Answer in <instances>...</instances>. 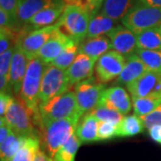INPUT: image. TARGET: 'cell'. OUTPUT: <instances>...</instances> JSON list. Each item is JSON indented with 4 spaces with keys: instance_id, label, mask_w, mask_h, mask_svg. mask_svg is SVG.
Returning <instances> with one entry per match:
<instances>
[{
    "instance_id": "cell-1",
    "label": "cell",
    "mask_w": 161,
    "mask_h": 161,
    "mask_svg": "<svg viewBox=\"0 0 161 161\" xmlns=\"http://www.w3.org/2000/svg\"><path fill=\"white\" fill-rule=\"evenodd\" d=\"M47 66V64L42 62L38 57L29 59L28 68L20 94L34 115L35 124L40 126V129L42 127V122L40 114V92L43 74Z\"/></svg>"
},
{
    "instance_id": "cell-2",
    "label": "cell",
    "mask_w": 161,
    "mask_h": 161,
    "mask_svg": "<svg viewBox=\"0 0 161 161\" xmlns=\"http://www.w3.org/2000/svg\"><path fill=\"white\" fill-rule=\"evenodd\" d=\"M40 114L42 125L52 121L74 117L80 119L82 116L78 107L75 93L71 91L40 104Z\"/></svg>"
},
{
    "instance_id": "cell-3",
    "label": "cell",
    "mask_w": 161,
    "mask_h": 161,
    "mask_svg": "<svg viewBox=\"0 0 161 161\" xmlns=\"http://www.w3.org/2000/svg\"><path fill=\"white\" fill-rule=\"evenodd\" d=\"M80 118H65L49 122L42 125V140L45 151L54 158L58 150L69 140L76 131Z\"/></svg>"
},
{
    "instance_id": "cell-4",
    "label": "cell",
    "mask_w": 161,
    "mask_h": 161,
    "mask_svg": "<svg viewBox=\"0 0 161 161\" xmlns=\"http://www.w3.org/2000/svg\"><path fill=\"white\" fill-rule=\"evenodd\" d=\"M94 15L77 6H66L58 21L59 30L80 45L87 38L89 25Z\"/></svg>"
},
{
    "instance_id": "cell-5",
    "label": "cell",
    "mask_w": 161,
    "mask_h": 161,
    "mask_svg": "<svg viewBox=\"0 0 161 161\" xmlns=\"http://www.w3.org/2000/svg\"><path fill=\"white\" fill-rule=\"evenodd\" d=\"M5 117L16 135L24 138L40 139L34 127V115L20 95L14 97Z\"/></svg>"
},
{
    "instance_id": "cell-6",
    "label": "cell",
    "mask_w": 161,
    "mask_h": 161,
    "mask_svg": "<svg viewBox=\"0 0 161 161\" xmlns=\"http://www.w3.org/2000/svg\"><path fill=\"white\" fill-rule=\"evenodd\" d=\"M122 24L135 34L161 25V7L136 4L124 17Z\"/></svg>"
},
{
    "instance_id": "cell-7",
    "label": "cell",
    "mask_w": 161,
    "mask_h": 161,
    "mask_svg": "<svg viewBox=\"0 0 161 161\" xmlns=\"http://www.w3.org/2000/svg\"><path fill=\"white\" fill-rule=\"evenodd\" d=\"M69 79L66 72L52 65L47 64L43 74L40 92V104L48 99L70 91Z\"/></svg>"
},
{
    "instance_id": "cell-8",
    "label": "cell",
    "mask_w": 161,
    "mask_h": 161,
    "mask_svg": "<svg viewBox=\"0 0 161 161\" xmlns=\"http://www.w3.org/2000/svg\"><path fill=\"white\" fill-rule=\"evenodd\" d=\"M105 90L106 86L103 83L98 82L93 77L75 84V93L81 115L98 106Z\"/></svg>"
},
{
    "instance_id": "cell-9",
    "label": "cell",
    "mask_w": 161,
    "mask_h": 161,
    "mask_svg": "<svg viewBox=\"0 0 161 161\" xmlns=\"http://www.w3.org/2000/svg\"><path fill=\"white\" fill-rule=\"evenodd\" d=\"M58 28L59 23L57 22L53 25L35 29L29 32L25 31V29H23L20 31V37L17 44L22 47L28 59H31L37 56L38 52L46 44L47 41L50 39L53 33Z\"/></svg>"
},
{
    "instance_id": "cell-10",
    "label": "cell",
    "mask_w": 161,
    "mask_h": 161,
    "mask_svg": "<svg viewBox=\"0 0 161 161\" xmlns=\"http://www.w3.org/2000/svg\"><path fill=\"white\" fill-rule=\"evenodd\" d=\"M126 58L115 50L105 53L98 58L95 66L96 80L100 83H107L116 79L124 69Z\"/></svg>"
},
{
    "instance_id": "cell-11",
    "label": "cell",
    "mask_w": 161,
    "mask_h": 161,
    "mask_svg": "<svg viewBox=\"0 0 161 161\" xmlns=\"http://www.w3.org/2000/svg\"><path fill=\"white\" fill-rule=\"evenodd\" d=\"M127 90L133 98L150 95L161 96V70L147 71L139 79L127 85Z\"/></svg>"
},
{
    "instance_id": "cell-12",
    "label": "cell",
    "mask_w": 161,
    "mask_h": 161,
    "mask_svg": "<svg viewBox=\"0 0 161 161\" xmlns=\"http://www.w3.org/2000/svg\"><path fill=\"white\" fill-rule=\"evenodd\" d=\"M112 43V47L125 57L136 54L138 49L136 34L125 26H115L107 33Z\"/></svg>"
},
{
    "instance_id": "cell-13",
    "label": "cell",
    "mask_w": 161,
    "mask_h": 161,
    "mask_svg": "<svg viewBox=\"0 0 161 161\" xmlns=\"http://www.w3.org/2000/svg\"><path fill=\"white\" fill-rule=\"evenodd\" d=\"M29 59L23 52L19 44H16L14 56L12 59L10 75H9V87L14 96L21 94L23 80L28 68Z\"/></svg>"
},
{
    "instance_id": "cell-14",
    "label": "cell",
    "mask_w": 161,
    "mask_h": 161,
    "mask_svg": "<svg viewBox=\"0 0 161 161\" xmlns=\"http://www.w3.org/2000/svg\"><path fill=\"white\" fill-rule=\"evenodd\" d=\"M98 106H105L120 112L122 115H126L132 109V104L123 87L114 86L104 91Z\"/></svg>"
},
{
    "instance_id": "cell-15",
    "label": "cell",
    "mask_w": 161,
    "mask_h": 161,
    "mask_svg": "<svg viewBox=\"0 0 161 161\" xmlns=\"http://www.w3.org/2000/svg\"><path fill=\"white\" fill-rule=\"evenodd\" d=\"M74 40L67 35L63 33L58 28L46 42V44L38 52L37 56L42 62L49 64L63 51L64 48L68 46Z\"/></svg>"
},
{
    "instance_id": "cell-16",
    "label": "cell",
    "mask_w": 161,
    "mask_h": 161,
    "mask_svg": "<svg viewBox=\"0 0 161 161\" xmlns=\"http://www.w3.org/2000/svg\"><path fill=\"white\" fill-rule=\"evenodd\" d=\"M96 63L97 60L88 57L87 55L79 53L74 63L65 71L71 87L82 80L92 78Z\"/></svg>"
},
{
    "instance_id": "cell-17",
    "label": "cell",
    "mask_w": 161,
    "mask_h": 161,
    "mask_svg": "<svg viewBox=\"0 0 161 161\" xmlns=\"http://www.w3.org/2000/svg\"><path fill=\"white\" fill-rule=\"evenodd\" d=\"M125 58V65L120 75L116 78L115 83L127 86L142 76L149 69L137 54H132Z\"/></svg>"
},
{
    "instance_id": "cell-18",
    "label": "cell",
    "mask_w": 161,
    "mask_h": 161,
    "mask_svg": "<svg viewBox=\"0 0 161 161\" xmlns=\"http://www.w3.org/2000/svg\"><path fill=\"white\" fill-rule=\"evenodd\" d=\"M66 5L62 0H58L52 6L39 12L31 18L27 24L31 25L35 29H40L55 24L62 16Z\"/></svg>"
},
{
    "instance_id": "cell-19",
    "label": "cell",
    "mask_w": 161,
    "mask_h": 161,
    "mask_svg": "<svg viewBox=\"0 0 161 161\" xmlns=\"http://www.w3.org/2000/svg\"><path fill=\"white\" fill-rule=\"evenodd\" d=\"M58 0H19L17 7L18 24H27L39 12L52 6Z\"/></svg>"
},
{
    "instance_id": "cell-20",
    "label": "cell",
    "mask_w": 161,
    "mask_h": 161,
    "mask_svg": "<svg viewBox=\"0 0 161 161\" xmlns=\"http://www.w3.org/2000/svg\"><path fill=\"white\" fill-rule=\"evenodd\" d=\"M99 121L91 112L87 113L78 122L75 134L81 143L98 142V131Z\"/></svg>"
},
{
    "instance_id": "cell-21",
    "label": "cell",
    "mask_w": 161,
    "mask_h": 161,
    "mask_svg": "<svg viewBox=\"0 0 161 161\" xmlns=\"http://www.w3.org/2000/svg\"><path fill=\"white\" fill-rule=\"evenodd\" d=\"M112 47V43L108 37L100 36L93 39H87L79 45V53L87 55L88 57L98 61V59L105 53L108 52Z\"/></svg>"
},
{
    "instance_id": "cell-22",
    "label": "cell",
    "mask_w": 161,
    "mask_h": 161,
    "mask_svg": "<svg viewBox=\"0 0 161 161\" xmlns=\"http://www.w3.org/2000/svg\"><path fill=\"white\" fill-rule=\"evenodd\" d=\"M136 5L134 0H104L100 13L113 20H119Z\"/></svg>"
},
{
    "instance_id": "cell-23",
    "label": "cell",
    "mask_w": 161,
    "mask_h": 161,
    "mask_svg": "<svg viewBox=\"0 0 161 161\" xmlns=\"http://www.w3.org/2000/svg\"><path fill=\"white\" fill-rule=\"evenodd\" d=\"M144 124L136 115H125L117 125L115 137H131L143 132Z\"/></svg>"
},
{
    "instance_id": "cell-24",
    "label": "cell",
    "mask_w": 161,
    "mask_h": 161,
    "mask_svg": "<svg viewBox=\"0 0 161 161\" xmlns=\"http://www.w3.org/2000/svg\"><path fill=\"white\" fill-rule=\"evenodd\" d=\"M137 46L141 49L161 50L160 26L145 30L136 33Z\"/></svg>"
},
{
    "instance_id": "cell-25",
    "label": "cell",
    "mask_w": 161,
    "mask_h": 161,
    "mask_svg": "<svg viewBox=\"0 0 161 161\" xmlns=\"http://www.w3.org/2000/svg\"><path fill=\"white\" fill-rule=\"evenodd\" d=\"M115 20L103 15L101 14H95L91 20L89 25L87 39H93L107 34L115 26Z\"/></svg>"
},
{
    "instance_id": "cell-26",
    "label": "cell",
    "mask_w": 161,
    "mask_h": 161,
    "mask_svg": "<svg viewBox=\"0 0 161 161\" xmlns=\"http://www.w3.org/2000/svg\"><path fill=\"white\" fill-rule=\"evenodd\" d=\"M25 140L26 138L18 136L12 132L6 141L0 143V161H11Z\"/></svg>"
},
{
    "instance_id": "cell-27",
    "label": "cell",
    "mask_w": 161,
    "mask_h": 161,
    "mask_svg": "<svg viewBox=\"0 0 161 161\" xmlns=\"http://www.w3.org/2000/svg\"><path fill=\"white\" fill-rule=\"evenodd\" d=\"M160 103L161 96L158 95H150L140 98L132 97V107L134 114L140 117L150 114Z\"/></svg>"
},
{
    "instance_id": "cell-28",
    "label": "cell",
    "mask_w": 161,
    "mask_h": 161,
    "mask_svg": "<svg viewBox=\"0 0 161 161\" xmlns=\"http://www.w3.org/2000/svg\"><path fill=\"white\" fill-rule=\"evenodd\" d=\"M78 54H79V44H77L75 41H73L68 46L64 48V50L60 53V55L50 64L58 67L59 69L66 71L71 66V64L74 63Z\"/></svg>"
},
{
    "instance_id": "cell-29",
    "label": "cell",
    "mask_w": 161,
    "mask_h": 161,
    "mask_svg": "<svg viewBox=\"0 0 161 161\" xmlns=\"http://www.w3.org/2000/svg\"><path fill=\"white\" fill-rule=\"evenodd\" d=\"M80 140L76 134H74L71 138L64 144L54 156V161H75V156L80 145Z\"/></svg>"
},
{
    "instance_id": "cell-30",
    "label": "cell",
    "mask_w": 161,
    "mask_h": 161,
    "mask_svg": "<svg viewBox=\"0 0 161 161\" xmlns=\"http://www.w3.org/2000/svg\"><path fill=\"white\" fill-rule=\"evenodd\" d=\"M40 139L26 138L11 161H33L37 151L40 150Z\"/></svg>"
},
{
    "instance_id": "cell-31",
    "label": "cell",
    "mask_w": 161,
    "mask_h": 161,
    "mask_svg": "<svg viewBox=\"0 0 161 161\" xmlns=\"http://www.w3.org/2000/svg\"><path fill=\"white\" fill-rule=\"evenodd\" d=\"M136 54L150 71L161 70V50H149L138 48Z\"/></svg>"
},
{
    "instance_id": "cell-32",
    "label": "cell",
    "mask_w": 161,
    "mask_h": 161,
    "mask_svg": "<svg viewBox=\"0 0 161 161\" xmlns=\"http://www.w3.org/2000/svg\"><path fill=\"white\" fill-rule=\"evenodd\" d=\"M91 113L99 122H110L115 125H118L124 117L120 112L105 106H97L91 111Z\"/></svg>"
},
{
    "instance_id": "cell-33",
    "label": "cell",
    "mask_w": 161,
    "mask_h": 161,
    "mask_svg": "<svg viewBox=\"0 0 161 161\" xmlns=\"http://www.w3.org/2000/svg\"><path fill=\"white\" fill-rule=\"evenodd\" d=\"M117 125L110 122H99L98 131V139L99 141H106L115 137Z\"/></svg>"
},
{
    "instance_id": "cell-34",
    "label": "cell",
    "mask_w": 161,
    "mask_h": 161,
    "mask_svg": "<svg viewBox=\"0 0 161 161\" xmlns=\"http://www.w3.org/2000/svg\"><path fill=\"white\" fill-rule=\"evenodd\" d=\"M141 118L147 129H150L154 125H161V103L150 114L142 116Z\"/></svg>"
},
{
    "instance_id": "cell-35",
    "label": "cell",
    "mask_w": 161,
    "mask_h": 161,
    "mask_svg": "<svg viewBox=\"0 0 161 161\" xmlns=\"http://www.w3.org/2000/svg\"><path fill=\"white\" fill-rule=\"evenodd\" d=\"M103 2L104 0H75V6L81 7L95 15L100 6H102Z\"/></svg>"
},
{
    "instance_id": "cell-36",
    "label": "cell",
    "mask_w": 161,
    "mask_h": 161,
    "mask_svg": "<svg viewBox=\"0 0 161 161\" xmlns=\"http://www.w3.org/2000/svg\"><path fill=\"white\" fill-rule=\"evenodd\" d=\"M19 0H0V6L2 9L8 13L12 19L17 23V7Z\"/></svg>"
},
{
    "instance_id": "cell-37",
    "label": "cell",
    "mask_w": 161,
    "mask_h": 161,
    "mask_svg": "<svg viewBox=\"0 0 161 161\" xmlns=\"http://www.w3.org/2000/svg\"><path fill=\"white\" fill-rule=\"evenodd\" d=\"M13 98H14L9 93H4V92L0 93V115L1 117L6 115V112L13 101Z\"/></svg>"
},
{
    "instance_id": "cell-38",
    "label": "cell",
    "mask_w": 161,
    "mask_h": 161,
    "mask_svg": "<svg viewBox=\"0 0 161 161\" xmlns=\"http://www.w3.org/2000/svg\"><path fill=\"white\" fill-rule=\"evenodd\" d=\"M12 132L13 130L8 122L6 121V117L2 116L0 118V143L4 142Z\"/></svg>"
},
{
    "instance_id": "cell-39",
    "label": "cell",
    "mask_w": 161,
    "mask_h": 161,
    "mask_svg": "<svg viewBox=\"0 0 161 161\" xmlns=\"http://www.w3.org/2000/svg\"><path fill=\"white\" fill-rule=\"evenodd\" d=\"M148 130L150 138L154 140L158 143L161 144V125H154Z\"/></svg>"
},
{
    "instance_id": "cell-40",
    "label": "cell",
    "mask_w": 161,
    "mask_h": 161,
    "mask_svg": "<svg viewBox=\"0 0 161 161\" xmlns=\"http://www.w3.org/2000/svg\"><path fill=\"white\" fill-rule=\"evenodd\" d=\"M33 161H53V158H50L49 156H47L45 150H42L40 149L37 151Z\"/></svg>"
},
{
    "instance_id": "cell-41",
    "label": "cell",
    "mask_w": 161,
    "mask_h": 161,
    "mask_svg": "<svg viewBox=\"0 0 161 161\" xmlns=\"http://www.w3.org/2000/svg\"><path fill=\"white\" fill-rule=\"evenodd\" d=\"M136 4H143L147 6L161 7V0H134Z\"/></svg>"
},
{
    "instance_id": "cell-42",
    "label": "cell",
    "mask_w": 161,
    "mask_h": 161,
    "mask_svg": "<svg viewBox=\"0 0 161 161\" xmlns=\"http://www.w3.org/2000/svg\"><path fill=\"white\" fill-rule=\"evenodd\" d=\"M64 3L66 5V6H75V0H62Z\"/></svg>"
},
{
    "instance_id": "cell-43",
    "label": "cell",
    "mask_w": 161,
    "mask_h": 161,
    "mask_svg": "<svg viewBox=\"0 0 161 161\" xmlns=\"http://www.w3.org/2000/svg\"><path fill=\"white\" fill-rule=\"evenodd\" d=\"M160 29H161V25H160Z\"/></svg>"
},
{
    "instance_id": "cell-44",
    "label": "cell",
    "mask_w": 161,
    "mask_h": 161,
    "mask_svg": "<svg viewBox=\"0 0 161 161\" xmlns=\"http://www.w3.org/2000/svg\"><path fill=\"white\" fill-rule=\"evenodd\" d=\"M53 161H54V159H53Z\"/></svg>"
}]
</instances>
